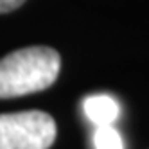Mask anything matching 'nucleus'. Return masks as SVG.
Masks as SVG:
<instances>
[{"label": "nucleus", "mask_w": 149, "mask_h": 149, "mask_svg": "<svg viewBox=\"0 0 149 149\" xmlns=\"http://www.w3.org/2000/svg\"><path fill=\"white\" fill-rule=\"evenodd\" d=\"M61 68L59 54L50 47H25L0 59V99L20 97L49 88Z\"/></svg>", "instance_id": "1"}, {"label": "nucleus", "mask_w": 149, "mask_h": 149, "mask_svg": "<svg viewBox=\"0 0 149 149\" xmlns=\"http://www.w3.org/2000/svg\"><path fill=\"white\" fill-rule=\"evenodd\" d=\"M56 140V122L45 111L0 115V149H49Z\"/></svg>", "instance_id": "2"}, {"label": "nucleus", "mask_w": 149, "mask_h": 149, "mask_svg": "<svg viewBox=\"0 0 149 149\" xmlns=\"http://www.w3.org/2000/svg\"><path fill=\"white\" fill-rule=\"evenodd\" d=\"M83 110L88 120L95 126H111L120 115V106L111 95L106 93H97L90 95L83 101Z\"/></svg>", "instance_id": "3"}, {"label": "nucleus", "mask_w": 149, "mask_h": 149, "mask_svg": "<svg viewBox=\"0 0 149 149\" xmlns=\"http://www.w3.org/2000/svg\"><path fill=\"white\" fill-rule=\"evenodd\" d=\"M95 149H124V140L120 133L111 126H99L93 133Z\"/></svg>", "instance_id": "4"}, {"label": "nucleus", "mask_w": 149, "mask_h": 149, "mask_svg": "<svg viewBox=\"0 0 149 149\" xmlns=\"http://www.w3.org/2000/svg\"><path fill=\"white\" fill-rule=\"evenodd\" d=\"M25 0H0V13H9V11H15L22 6Z\"/></svg>", "instance_id": "5"}]
</instances>
